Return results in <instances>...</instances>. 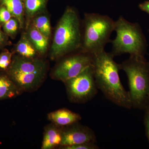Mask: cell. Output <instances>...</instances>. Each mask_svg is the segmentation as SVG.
<instances>
[{
	"mask_svg": "<svg viewBox=\"0 0 149 149\" xmlns=\"http://www.w3.org/2000/svg\"><path fill=\"white\" fill-rule=\"evenodd\" d=\"M114 57L105 50L94 55L93 66L96 85L108 100L118 106L130 109L132 107L130 94L121 83L119 65Z\"/></svg>",
	"mask_w": 149,
	"mask_h": 149,
	"instance_id": "cell-1",
	"label": "cell"
},
{
	"mask_svg": "<svg viewBox=\"0 0 149 149\" xmlns=\"http://www.w3.org/2000/svg\"><path fill=\"white\" fill-rule=\"evenodd\" d=\"M80 18L74 8L68 7L56 27L51 48L52 59L81 50L82 32Z\"/></svg>",
	"mask_w": 149,
	"mask_h": 149,
	"instance_id": "cell-2",
	"label": "cell"
},
{
	"mask_svg": "<svg viewBox=\"0 0 149 149\" xmlns=\"http://www.w3.org/2000/svg\"><path fill=\"white\" fill-rule=\"evenodd\" d=\"M127 75L132 108L143 110L149 103V70L145 57L130 56L120 64Z\"/></svg>",
	"mask_w": 149,
	"mask_h": 149,
	"instance_id": "cell-3",
	"label": "cell"
},
{
	"mask_svg": "<svg viewBox=\"0 0 149 149\" xmlns=\"http://www.w3.org/2000/svg\"><path fill=\"white\" fill-rule=\"evenodd\" d=\"M115 21L110 17L100 14L86 13L82 33L81 50L95 54L104 50L114 31Z\"/></svg>",
	"mask_w": 149,
	"mask_h": 149,
	"instance_id": "cell-4",
	"label": "cell"
},
{
	"mask_svg": "<svg viewBox=\"0 0 149 149\" xmlns=\"http://www.w3.org/2000/svg\"><path fill=\"white\" fill-rule=\"evenodd\" d=\"M116 36L111 40L113 56L124 54L130 56L145 57L146 51V38L140 25L132 23L120 16L115 23L114 30Z\"/></svg>",
	"mask_w": 149,
	"mask_h": 149,
	"instance_id": "cell-5",
	"label": "cell"
},
{
	"mask_svg": "<svg viewBox=\"0 0 149 149\" xmlns=\"http://www.w3.org/2000/svg\"><path fill=\"white\" fill-rule=\"evenodd\" d=\"M7 70V74L21 91H29L42 84L47 68L42 60L22 56L15 58Z\"/></svg>",
	"mask_w": 149,
	"mask_h": 149,
	"instance_id": "cell-6",
	"label": "cell"
},
{
	"mask_svg": "<svg viewBox=\"0 0 149 149\" xmlns=\"http://www.w3.org/2000/svg\"><path fill=\"white\" fill-rule=\"evenodd\" d=\"M64 83L70 98L74 102L88 101L97 93L98 89L94 77L93 65Z\"/></svg>",
	"mask_w": 149,
	"mask_h": 149,
	"instance_id": "cell-7",
	"label": "cell"
},
{
	"mask_svg": "<svg viewBox=\"0 0 149 149\" xmlns=\"http://www.w3.org/2000/svg\"><path fill=\"white\" fill-rule=\"evenodd\" d=\"M67 55L54 71V77L63 82L76 77L93 65L94 55L80 50L79 52Z\"/></svg>",
	"mask_w": 149,
	"mask_h": 149,
	"instance_id": "cell-8",
	"label": "cell"
},
{
	"mask_svg": "<svg viewBox=\"0 0 149 149\" xmlns=\"http://www.w3.org/2000/svg\"><path fill=\"white\" fill-rule=\"evenodd\" d=\"M77 123L62 129L61 147L89 142L96 143V136L93 130L87 126L78 124Z\"/></svg>",
	"mask_w": 149,
	"mask_h": 149,
	"instance_id": "cell-9",
	"label": "cell"
},
{
	"mask_svg": "<svg viewBox=\"0 0 149 149\" xmlns=\"http://www.w3.org/2000/svg\"><path fill=\"white\" fill-rule=\"evenodd\" d=\"M49 120L58 126H68L81 119L80 115L66 109L52 112L48 115Z\"/></svg>",
	"mask_w": 149,
	"mask_h": 149,
	"instance_id": "cell-10",
	"label": "cell"
},
{
	"mask_svg": "<svg viewBox=\"0 0 149 149\" xmlns=\"http://www.w3.org/2000/svg\"><path fill=\"white\" fill-rule=\"evenodd\" d=\"M62 129L56 125H50L47 126L44 132L42 149H51L61 146Z\"/></svg>",
	"mask_w": 149,
	"mask_h": 149,
	"instance_id": "cell-11",
	"label": "cell"
},
{
	"mask_svg": "<svg viewBox=\"0 0 149 149\" xmlns=\"http://www.w3.org/2000/svg\"><path fill=\"white\" fill-rule=\"evenodd\" d=\"M21 91L7 74L0 73V100L15 97Z\"/></svg>",
	"mask_w": 149,
	"mask_h": 149,
	"instance_id": "cell-12",
	"label": "cell"
},
{
	"mask_svg": "<svg viewBox=\"0 0 149 149\" xmlns=\"http://www.w3.org/2000/svg\"><path fill=\"white\" fill-rule=\"evenodd\" d=\"M0 3L7 9L12 16L16 18L20 26L22 27L24 22V0H0Z\"/></svg>",
	"mask_w": 149,
	"mask_h": 149,
	"instance_id": "cell-13",
	"label": "cell"
},
{
	"mask_svg": "<svg viewBox=\"0 0 149 149\" xmlns=\"http://www.w3.org/2000/svg\"><path fill=\"white\" fill-rule=\"evenodd\" d=\"M28 37L36 50L44 54L47 49L48 38L44 36L33 26L28 31Z\"/></svg>",
	"mask_w": 149,
	"mask_h": 149,
	"instance_id": "cell-14",
	"label": "cell"
},
{
	"mask_svg": "<svg viewBox=\"0 0 149 149\" xmlns=\"http://www.w3.org/2000/svg\"><path fill=\"white\" fill-rule=\"evenodd\" d=\"M27 37H23L16 47V51L23 57L33 58L36 54V49Z\"/></svg>",
	"mask_w": 149,
	"mask_h": 149,
	"instance_id": "cell-15",
	"label": "cell"
},
{
	"mask_svg": "<svg viewBox=\"0 0 149 149\" xmlns=\"http://www.w3.org/2000/svg\"><path fill=\"white\" fill-rule=\"evenodd\" d=\"M47 0H24V10L29 16H32L45 7Z\"/></svg>",
	"mask_w": 149,
	"mask_h": 149,
	"instance_id": "cell-16",
	"label": "cell"
},
{
	"mask_svg": "<svg viewBox=\"0 0 149 149\" xmlns=\"http://www.w3.org/2000/svg\"><path fill=\"white\" fill-rule=\"evenodd\" d=\"M34 25L38 31L49 38L51 34V25L49 20L47 16H38L34 20Z\"/></svg>",
	"mask_w": 149,
	"mask_h": 149,
	"instance_id": "cell-17",
	"label": "cell"
},
{
	"mask_svg": "<svg viewBox=\"0 0 149 149\" xmlns=\"http://www.w3.org/2000/svg\"><path fill=\"white\" fill-rule=\"evenodd\" d=\"M12 54L8 51H3L0 54V69L6 70L12 62Z\"/></svg>",
	"mask_w": 149,
	"mask_h": 149,
	"instance_id": "cell-18",
	"label": "cell"
},
{
	"mask_svg": "<svg viewBox=\"0 0 149 149\" xmlns=\"http://www.w3.org/2000/svg\"><path fill=\"white\" fill-rule=\"evenodd\" d=\"M4 29L7 33L9 35H13L17 31L18 23L15 19L11 18L4 23Z\"/></svg>",
	"mask_w": 149,
	"mask_h": 149,
	"instance_id": "cell-19",
	"label": "cell"
},
{
	"mask_svg": "<svg viewBox=\"0 0 149 149\" xmlns=\"http://www.w3.org/2000/svg\"><path fill=\"white\" fill-rule=\"evenodd\" d=\"M63 149H99L95 142H89L69 146L61 147Z\"/></svg>",
	"mask_w": 149,
	"mask_h": 149,
	"instance_id": "cell-20",
	"label": "cell"
},
{
	"mask_svg": "<svg viewBox=\"0 0 149 149\" xmlns=\"http://www.w3.org/2000/svg\"><path fill=\"white\" fill-rule=\"evenodd\" d=\"M12 15L7 9L3 6H1L0 7V22L5 23L8 21Z\"/></svg>",
	"mask_w": 149,
	"mask_h": 149,
	"instance_id": "cell-21",
	"label": "cell"
},
{
	"mask_svg": "<svg viewBox=\"0 0 149 149\" xmlns=\"http://www.w3.org/2000/svg\"><path fill=\"white\" fill-rule=\"evenodd\" d=\"M144 124L146 129V135L149 143V103L144 109Z\"/></svg>",
	"mask_w": 149,
	"mask_h": 149,
	"instance_id": "cell-22",
	"label": "cell"
},
{
	"mask_svg": "<svg viewBox=\"0 0 149 149\" xmlns=\"http://www.w3.org/2000/svg\"><path fill=\"white\" fill-rule=\"evenodd\" d=\"M140 9L149 14V1H146L139 5Z\"/></svg>",
	"mask_w": 149,
	"mask_h": 149,
	"instance_id": "cell-23",
	"label": "cell"
},
{
	"mask_svg": "<svg viewBox=\"0 0 149 149\" xmlns=\"http://www.w3.org/2000/svg\"><path fill=\"white\" fill-rule=\"evenodd\" d=\"M4 38L3 35L0 29V45L2 44L4 42Z\"/></svg>",
	"mask_w": 149,
	"mask_h": 149,
	"instance_id": "cell-24",
	"label": "cell"
},
{
	"mask_svg": "<svg viewBox=\"0 0 149 149\" xmlns=\"http://www.w3.org/2000/svg\"><path fill=\"white\" fill-rule=\"evenodd\" d=\"M148 68L149 70V61H148Z\"/></svg>",
	"mask_w": 149,
	"mask_h": 149,
	"instance_id": "cell-25",
	"label": "cell"
}]
</instances>
